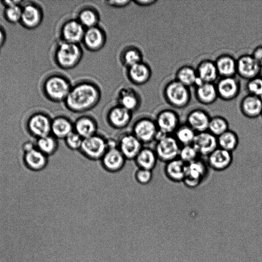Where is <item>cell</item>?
Returning a JSON list of instances; mask_svg holds the SVG:
<instances>
[{
	"instance_id": "6da1fadb",
	"label": "cell",
	"mask_w": 262,
	"mask_h": 262,
	"mask_svg": "<svg viewBox=\"0 0 262 262\" xmlns=\"http://www.w3.org/2000/svg\"><path fill=\"white\" fill-rule=\"evenodd\" d=\"M100 98L99 88L90 82L84 81L71 88L64 102L70 111L82 113L96 106Z\"/></svg>"
},
{
	"instance_id": "7a4b0ae2",
	"label": "cell",
	"mask_w": 262,
	"mask_h": 262,
	"mask_svg": "<svg viewBox=\"0 0 262 262\" xmlns=\"http://www.w3.org/2000/svg\"><path fill=\"white\" fill-rule=\"evenodd\" d=\"M163 95L166 103L176 109L187 107L191 100L190 89L174 79L165 84Z\"/></svg>"
},
{
	"instance_id": "3957f363",
	"label": "cell",
	"mask_w": 262,
	"mask_h": 262,
	"mask_svg": "<svg viewBox=\"0 0 262 262\" xmlns=\"http://www.w3.org/2000/svg\"><path fill=\"white\" fill-rule=\"evenodd\" d=\"M181 146L172 135L158 131L154 149L158 160L165 163L178 158Z\"/></svg>"
},
{
	"instance_id": "277c9868",
	"label": "cell",
	"mask_w": 262,
	"mask_h": 262,
	"mask_svg": "<svg viewBox=\"0 0 262 262\" xmlns=\"http://www.w3.org/2000/svg\"><path fill=\"white\" fill-rule=\"evenodd\" d=\"M107 139L98 133L84 138L79 152L90 161H100L108 149Z\"/></svg>"
},
{
	"instance_id": "5b68a950",
	"label": "cell",
	"mask_w": 262,
	"mask_h": 262,
	"mask_svg": "<svg viewBox=\"0 0 262 262\" xmlns=\"http://www.w3.org/2000/svg\"><path fill=\"white\" fill-rule=\"evenodd\" d=\"M82 51L78 44L63 41L56 53L58 64L61 68L70 69L75 67L80 61Z\"/></svg>"
},
{
	"instance_id": "8992f818",
	"label": "cell",
	"mask_w": 262,
	"mask_h": 262,
	"mask_svg": "<svg viewBox=\"0 0 262 262\" xmlns=\"http://www.w3.org/2000/svg\"><path fill=\"white\" fill-rule=\"evenodd\" d=\"M131 133L144 145L155 142L158 129L155 119L143 117L136 120Z\"/></svg>"
},
{
	"instance_id": "52a82bcc",
	"label": "cell",
	"mask_w": 262,
	"mask_h": 262,
	"mask_svg": "<svg viewBox=\"0 0 262 262\" xmlns=\"http://www.w3.org/2000/svg\"><path fill=\"white\" fill-rule=\"evenodd\" d=\"M208 169L206 161L201 157L186 164L185 176L182 183L187 188H196L206 178Z\"/></svg>"
},
{
	"instance_id": "ba28073f",
	"label": "cell",
	"mask_w": 262,
	"mask_h": 262,
	"mask_svg": "<svg viewBox=\"0 0 262 262\" xmlns=\"http://www.w3.org/2000/svg\"><path fill=\"white\" fill-rule=\"evenodd\" d=\"M158 131L165 135H173L181 124L178 113L170 108L163 109L157 114L155 119Z\"/></svg>"
},
{
	"instance_id": "9c48e42d",
	"label": "cell",
	"mask_w": 262,
	"mask_h": 262,
	"mask_svg": "<svg viewBox=\"0 0 262 262\" xmlns=\"http://www.w3.org/2000/svg\"><path fill=\"white\" fill-rule=\"evenodd\" d=\"M71 88L67 79L59 76L50 77L45 84L47 94L55 101H64Z\"/></svg>"
},
{
	"instance_id": "30bf717a",
	"label": "cell",
	"mask_w": 262,
	"mask_h": 262,
	"mask_svg": "<svg viewBox=\"0 0 262 262\" xmlns=\"http://www.w3.org/2000/svg\"><path fill=\"white\" fill-rule=\"evenodd\" d=\"M215 85L219 98L225 101L236 99L241 92V82L235 76L220 77Z\"/></svg>"
},
{
	"instance_id": "8fae6325",
	"label": "cell",
	"mask_w": 262,
	"mask_h": 262,
	"mask_svg": "<svg viewBox=\"0 0 262 262\" xmlns=\"http://www.w3.org/2000/svg\"><path fill=\"white\" fill-rule=\"evenodd\" d=\"M143 144L131 133H124L117 139V148L126 160H134Z\"/></svg>"
},
{
	"instance_id": "7c38bea8",
	"label": "cell",
	"mask_w": 262,
	"mask_h": 262,
	"mask_svg": "<svg viewBox=\"0 0 262 262\" xmlns=\"http://www.w3.org/2000/svg\"><path fill=\"white\" fill-rule=\"evenodd\" d=\"M260 66L252 55L244 54L236 59V75L248 80L259 75Z\"/></svg>"
},
{
	"instance_id": "4fadbf2b",
	"label": "cell",
	"mask_w": 262,
	"mask_h": 262,
	"mask_svg": "<svg viewBox=\"0 0 262 262\" xmlns=\"http://www.w3.org/2000/svg\"><path fill=\"white\" fill-rule=\"evenodd\" d=\"M126 159L117 148H108L100 159L102 167L110 173H116L124 167Z\"/></svg>"
},
{
	"instance_id": "5bb4252c",
	"label": "cell",
	"mask_w": 262,
	"mask_h": 262,
	"mask_svg": "<svg viewBox=\"0 0 262 262\" xmlns=\"http://www.w3.org/2000/svg\"><path fill=\"white\" fill-rule=\"evenodd\" d=\"M132 116V113L117 105L109 110L106 115V121L111 127L121 130L128 126Z\"/></svg>"
},
{
	"instance_id": "9a60e30c",
	"label": "cell",
	"mask_w": 262,
	"mask_h": 262,
	"mask_svg": "<svg viewBox=\"0 0 262 262\" xmlns=\"http://www.w3.org/2000/svg\"><path fill=\"white\" fill-rule=\"evenodd\" d=\"M207 158L206 163L213 170L222 171L228 169L233 160V153L217 147Z\"/></svg>"
},
{
	"instance_id": "2e32d148",
	"label": "cell",
	"mask_w": 262,
	"mask_h": 262,
	"mask_svg": "<svg viewBox=\"0 0 262 262\" xmlns=\"http://www.w3.org/2000/svg\"><path fill=\"white\" fill-rule=\"evenodd\" d=\"M192 145L200 157H207L218 147L217 137L208 130L196 133Z\"/></svg>"
},
{
	"instance_id": "e0dca14e",
	"label": "cell",
	"mask_w": 262,
	"mask_h": 262,
	"mask_svg": "<svg viewBox=\"0 0 262 262\" xmlns=\"http://www.w3.org/2000/svg\"><path fill=\"white\" fill-rule=\"evenodd\" d=\"M52 120L43 114L32 115L28 120V128L29 132L37 138L51 134Z\"/></svg>"
},
{
	"instance_id": "ac0fdd59",
	"label": "cell",
	"mask_w": 262,
	"mask_h": 262,
	"mask_svg": "<svg viewBox=\"0 0 262 262\" xmlns=\"http://www.w3.org/2000/svg\"><path fill=\"white\" fill-rule=\"evenodd\" d=\"M211 116L206 110L195 108L190 111L186 116V123L196 133L208 130Z\"/></svg>"
},
{
	"instance_id": "d6986e66",
	"label": "cell",
	"mask_w": 262,
	"mask_h": 262,
	"mask_svg": "<svg viewBox=\"0 0 262 262\" xmlns=\"http://www.w3.org/2000/svg\"><path fill=\"white\" fill-rule=\"evenodd\" d=\"M239 110L242 115L246 118H258L262 114V99L247 94L240 101Z\"/></svg>"
},
{
	"instance_id": "ffe728a7",
	"label": "cell",
	"mask_w": 262,
	"mask_h": 262,
	"mask_svg": "<svg viewBox=\"0 0 262 262\" xmlns=\"http://www.w3.org/2000/svg\"><path fill=\"white\" fill-rule=\"evenodd\" d=\"M77 19H70L66 21L61 29L63 41L78 44L82 41L85 30Z\"/></svg>"
},
{
	"instance_id": "44dd1931",
	"label": "cell",
	"mask_w": 262,
	"mask_h": 262,
	"mask_svg": "<svg viewBox=\"0 0 262 262\" xmlns=\"http://www.w3.org/2000/svg\"><path fill=\"white\" fill-rule=\"evenodd\" d=\"M198 79L203 83H215L220 78L214 60L204 59L195 68Z\"/></svg>"
},
{
	"instance_id": "7402d4cb",
	"label": "cell",
	"mask_w": 262,
	"mask_h": 262,
	"mask_svg": "<svg viewBox=\"0 0 262 262\" xmlns=\"http://www.w3.org/2000/svg\"><path fill=\"white\" fill-rule=\"evenodd\" d=\"M82 42L86 48L92 51L101 49L105 42V36L102 30L97 26L85 30Z\"/></svg>"
},
{
	"instance_id": "603a6c76",
	"label": "cell",
	"mask_w": 262,
	"mask_h": 262,
	"mask_svg": "<svg viewBox=\"0 0 262 262\" xmlns=\"http://www.w3.org/2000/svg\"><path fill=\"white\" fill-rule=\"evenodd\" d=\"M194 97L204 105L213 104L219 98L215 83H202L194 87Z\"/></svg>"
},
{
	"instance_id": "cb8c5ba5",
	"label": "cell",
	"mask_w": 262,
	"mask_h": 262,
	"mask_svg": "<svg viewBox=\"0 0 262 262\" xmlns=\"http://www.w3.org/2000/svg\"><path fill=\"white\" fill-rule=\"evenodd\" d=\"M74 123V131L83 139L92 136L98 133V125L93 117L83 115L78 117Z\"/></svg>"
},
{
	"instance_id": "d4e9b609",
	"label": "cell",
	"mask_w": 262,
	"mask_h": 262,
	"mask_svg": "<svg viewBox=\"0 0 262 262\" xmlns=\"http://www.w3.org/2000/svg\"><path fill=\"white\" fill-rule=\"evenodd\" d=\"M220 77H235L236 75V59L232 55L224 53L214 60Z\"/></svg>"
},
{
	"instance_id": "484cf974",
	"label": "cell",
	"mask_w": 262,
	"mask_h": 262,
	"mask_svg": "<svg viewBox=\"0 0 262 262\" xmlns=\"http://www.w3.org/2000/svg\"><path fill=\"white\" fill-rule=\"evenodd\" d=\"M186 169V164L178 158L165 163L164 173L169 181L181 183L185 178Z\"/></svg>"
},
{
	"instance_id": "4316f807",
	"label": "cell",
	"mask_w": 262,
	"mask_h": 262,
	"mask_svg": "<svg viewBox=\"0 0 262 262\" xmlns=\"http://www.w3.org/2000/svg\"><path fill=\"white\" fill-rule=\"evenodd\" d=\"M73 131V122L68 117L59 116L52 120L51 134L56 139L64 140Z\"/></svg>"
},
{
	"instance_id": "83f0119b",
	"label": "cell",
	"mask_w": 262,
	"mask_h": 262,
	"mask_svg": "<svg viewBox=\"0 0 262 262\" xmlns=\"http://www.w3.org/2000/svg\"><path fill=\"white\" fill-rule=\"evenodd\" d=\"M24 161L26 166L33 171L44 169L48 164V156L36 147L24 152Z\"/></svg>"
},
{
	"instance_id": "f1b7e54d",
	"label": "cell",
	"mask_w": 262,
	"mask_h": 262,
	"mask_svg": "<svg viewBox=\"0 0 262 262\" xmlns=\"http://www.w3.org/2000/svg\"><path fill=\"white\" fill-rule=\"evenodd\" d=\"M134 161L138 168L153 170L159 160L154 148L143 146Z\"/></svg>"
},
{
	"instance_id": "f546056e",
	"label": "cell",
	"mask_w": 262,
	"mask_h": 262,
	"mask_svg": "<svg viewBox=\"0 0 262 262\" xmlns=\"http://www.w3.org/2000/svg\"><path fill=\"white\" fill-rule=\"evenodd\" d=\"M118 105L133 113L140 105V100L136 92L131 88L120 90L118 96Z\"/></svg>"
},
{
	"instance_id": "4dcf8cb0",
	"label": "cell",
	"mask_w": 262,
	"mask_h": 262,
	"mask_svg": "<svg viewBox=\"0 0 262 262\" xmlns=\"http://www.w3.org/2000/svg\"><path fill=\"white\" fill-rule=\"evenodd\" d=\"M151 75V71L150 67L142 61L128 68L129 79L136 84L145 83L149 80Z\"/></svg>"
},
{
	"instance_id": "1f68e13d",
	"label": "cell",
	"mask_w": 262,
	"mask_h": 262,
	"mask_svg": "<svg viewBox=\"0 0 262 262\" xmlns=\"http://www.w3.org/2000/svg\"><path fill=\"white\" fill-rule=\"evenodd\" d=\"M174 78V79L189 88L195 87L199 82L195 68L188 64L179 67L175 73Z\"/></svg>"
},
{
	"instance_id": "d6a6232c",
	"label": "cell",
	"mask_w": 262,
	"mask_h": 262,
	"mask_svg": "<svg viewBox=\"0 0 262 262\" xmlns=\"http://www.w3.org/2000/svg\"><path fill=\"white\" fill-rule=\"evenodd\" d=\"M218 147L232 152L235 150L239 143L237 133L229 129L217 137Z\"/></svg>"
},
{
	"instance_id": "836d02e7",
	"label": "cell",
	"mask_w": 262,
	"mask_h": 262,
	"mask_svg": "<svg viewBox=\"0 0 262 262\" xmlns=\"http://www.w3.org/2000/svg\"><path fill=\"white\" fill-rule=\"evenodd\" d=\"M196 133L186 123H181L172 135L181 146L192 144Z\"/></svg>"
},
{
	"instance_id": "e575fe53",
	"label": "cell",
	"mask_w": 262,
	"mask_h": 262,
	"mask_svg": "<svg viewBox=\"0 0 262 262\" xmlns=\"http://www.w3.org/2000/svg\"><path fill=\"white\" fill-rule=\"evenodd\" d=\"M35 146L36 148L48 157L53 155L57 150L58 139L50 134L37 138Z\"/></svg>"
},
{
	"instance_id": "d590c367",
	"label": "cell",
	"mask_w": 262,
	"mask_h": 262,
	"mask_svg": "<svg viewBox=\"0 0 262 262\" xmlns=\"http://www.w3.org/2000/svg\"><path fill=\"white\" fill-rule=\"evenodd\" d=\"M229 129V124L226 118L220 115L211 117L208 131L217 137Z\"/></svg>"
},
{
	"instance_id": "8d00e7d4",
	"label": "cell",
	"mask_w": 262,
	"mask_h": 262,
	"mask_svg": "<svg viewBox=\"0 0 262 262\" xmlns=\"http://www.w3.org/2000/svg\"><path fill=\"white\" fill-rule=\"evenodd\" d=\"M21 19L27 27H35L40 20V12L35 7L28 5L22 11Z\"/></svg>"
},
{
	"instance_id": "74e56055",
	"label": "cell",
	"mask_w": 262,
	"mask_h": 262,
	"mask_svg": "<svg viewBox=\"0 0 262 262\" xmlns=\"http://www.w3.org/2000/svg\"><path fill=\"white\" fill-rule=\"evenodd\" d=\"M77 20L84 28L88 29L97 26L99 16L95 10L87 8L79 12Z\"/></svg>"
},
{
	"instance_id": "f35d334b",
	"label": "cell",
	"mask_w": 262,
	"mask_h": 262,
	"mask_svg": "<svg viewBox=\"0 0 262 262\" xmlns=\"http://www.w3.org/2000/svg\"><path fill=\"white\" fill-rule=\"evenodd\" d=\"M124 64L128 68L142 61V56L140 51L136 48L126 49L122 55Z\"/></svg>"
},
{
	"instance_id": "ab89813d",
	"label": "cell",
	"mask_w": 262,
	"mask_h": 262,
	"mask_svg": "<svg viewBox=\"0 0 262 262\" xmlns=\"http://www.w3.org/2000/svg\"><path fill=\"white\" fill-rule=\"evenodd\" d=\"M200 158L192 144L181 146L178 158L187 164Z\"/></svg>"
},
{
	"instance_id": "60d3db41",
	"label": "cell",
	"mask_w": 262,
	"mask_h": 262,
	"mask_svg": "<svg viewBox=\"0 0 262 262\" xmlns=\"http://www.w3.org/2000/svg\"><path fill=\"white\" fill-rule=\"evenodd\" d=\"M245 87L248 94L262 99L261 76L259 75L247 80Z\"/></svg>"
},
{
	"instance_id": "b9f144b4",
	"label": "cell",
	"mask_w": 262,
	"mask_h": 262,
	"mask_svg": "<svg viewBox=\"0 0 262 262\" xmlns=\"http://www.w3.org/2000/svg\"><path fill=\"white\" fill-rule=\"evenodd\" d=\"M136 181L140 185L148 184L153 178L152 170L137 168L134 173Z\"/></svg>"
},
{
	"instance_id": "7bdbcfd3",
	"label": "cell",
	"mask_w": 262,
	"mask_h": 262,
	"mask_svg": "<svg viewBox=\"0 0 262 262\" xmlns=\"http://www.w3.org/2000/svg\"><path fill=\"white\" fill-rule=\"evenodd\" d=\"M83 138L77 133L73 131L70 134L64 139V141L66 146L71 150H79Z\"/></svg>"
},
{
	"instance_id": "ee69618b",
	"label": "cell",
	"mask_w": 262,
	"mask_h": 262,
	"mask_svg": "<svg viewBox=\"0 0 262 262\" xmlns=\"http://www.w3.org/2000/svg\"><path fill=\"white\" fill-rule=\"evenodd\" d=\"M22 10L17 5L8 7L6 11V15L9 20L17 22L21 19Z\"/></svg>"
},
{
	"instance_id": "f6af8a7d",
	"label": "cell",
	"mask_w": 262,
	"mask_h": 262,
	"mask_svg": "<svg viewBox=\"0 0 262 262\" xmlns=\"http://www.w3.org/2000/svg\"><path fill=\"white\" fill-rule=\"evenodd\" d=\"M251 55L260 66H262V45L256 46L253 49Z\"/></svg>"
},
{
	"instance_id": "bcb514c9",
	"label": "cell",
	"mask_w": 262,
	"mask_h": 262,
	"mask_svg": "<svg viewBox=\"0 0 262 262\" xmlns=\"http://www.w3.org/2000/svg\"><path fill=\"white\" fill-rule=\"evenodd\" d=\"M130 2V1H109L106 3L114 7L121 8L127 6Z\"/></svg>"
},
{
	"instance_id": "7dc6e473",
	"label": "cell",
	"mask_w": 262,
	"mask_h": 262,
	"mask_svg": "<svg viewBox=\"0 0 262 262\" xmlns=\"http://www.w3.org/2000/svg\"><path fill=\"white\" fill-rule=\"evenodd\" d=\"M134 2L137 5L141 6H148L154 5L155 3H157V1L155 0H139L134 1Z\"/></svg>"
},
{
	"instance_id": "c3c4849f",
	"label": "cell",
	"mask_w": 262,
	"mask_h": 262,
	"mask_svg": "<svg viewBox=\"0 0 262 262\" xmlns=\"http://www.w3.org/2000/svg\"><path fill=\"white\" fill-rule=\"evenodd\" d=\"M36 147V146L34 145L33 143L31 142H27L24 143L23 145V149L24 151V152L29 151L30 150H31L32 149H34Z\"/></svg>"
},
{
	"instance_id": "681fc988",
	"label": "cell",
	"mask_w": 262,
	"mask_h": 262,
	"mask_svg": "<svg viewBox=\"0 0 262 262\" xmlns=\"http://www.w3.org/2000/svg\"><path fill=\"white\" fill-rule=\"evenodd\" d=\"M4 40V34L2 31V30L0 29V46L3 43Z\"/></svg>"
},
{
	"instance_id": "f907efd6",
	"label": "cell",
	"mask_w": 262,
	"mask_h": 262,
	"mask_svg": "<svg viewBox=\"0 0 262 262\" xmlns=\"http://www.w3.org/2000/svg\"><path fill=\"white\" fill-rule=\"evenodd\" d=\"M261 117H262V114H261Z\"/></svg>"
}]
</instances>
